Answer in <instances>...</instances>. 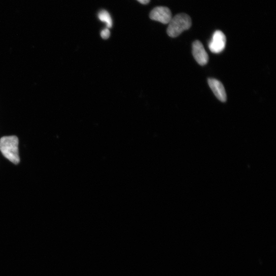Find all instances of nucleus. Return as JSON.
Instances as JSON below:
<instances>
[{
    "instance_id": "obj_1",
    "label": "nucleus",
    "mask_w": 276,
    "mask_h": 276,
    "mask_svg": "<svg viewBox=\"0 0 276 276\" xmlns=\"http://www.w3.org/2000/svg\"><path fill=\"white\" fill-rule=\"evenodd\" d=\"M19 139L15 136L3 137L0 139V150L3 156L12 163L20 162Z\"/></svg>"
},
{
    "instance_id": "obj_2",
    "label": "nucleus",
    "mask_w": 276,
    "mask_h": 276,
    "mask_svg": "<svg viewBox=\"0 0 276 276\" xmlns=\"http://www.w3.org/2000/svg\"><path fill=\"white\" fill-rule=\"evenodd\" d=\"M167 33L171 37H176L190 29L192 25L191 18L186 13H179L172 18L169 23Z\"/></svg>"
},
{
    "instance_id": "obj_3",
    "label": "nucleus",
    "mask_w": 276,
    "mask_h": 276,
    "mask_svg": "<svg viewBox=\"0 0 276 276\" xmlns=\"http://www.w3.org/2000/svg\"><path fill=\"white\" fill-rule=\"evenodd\" d=\"M227 39L225 34L220 31L213 34L209 43V48L213 53L218 54L224 51L226 46Z\"/></svg>"
},
{
    "instance_id": "obj_4",
    "label": "nucleus",
    "mask_w": 276,
    "mask_h": 276,
    "mask_svg": "<svg viewBox=\"0 0 276 276\" xmlns=\"http://www.w3.org/2000/svg\"><path fill=\"white\" fill-rule=\"evenodd\" d=\"M149 17L151 20L167 24L172 19V14L169 8L159 6L155 8L151 11Z\"/></svg>"
},
{
    "instance_id": "obj_5",
    "label": "nucleus",
    "mask_w": 276,
    "mask_h": 276,
    "mask_svg": "<svg viewBox=\"0 0 276 276\" xmlns=\"http://www.w3.org/2000/svg\"><path fill=\"white\" fill-rule=\"evenodd\" d=\"M192 54L197 63L201 66H205L208 63L209 57L203 45L199 40H196L192 44Z\"/></svg>"
},
{
    "instance_id": "obj_6",
    "label": "nucleus",
    "mask_w": 276,
    "mask_h": 276,
    "mask_svg": "<svg viewBox=\"0 0 276 276\" xmlns=\"http://www.w3.org/2000/svg\"><path fill=\"white\" fill-rule=\"evenodd\" d=\"M208 82L216 98L220 102H226L227 100V96L222 83L217 79L212 78L208 79Z\"/></svg>"
},
{
    "instance_id": "obj_7",
    "label": "nucleus",
    "mask_w": 276,
    "mask_h": 276,
    "mask_svg": "<svg viewBox=\"0 0 276 276\" xmlns=\"http://www.w3.org/2000/svg\"><path fill=\"white\" fill-rule=\"evenodd\" d=\"M98 17L100 21L106 24L107 29H110L112 27L113 21L112 18L106 10H102L100 11L99 13Z\"/></svg>"
},
{
    "instance_id": "obj_8",
    "label": "nucleus",
    "mask_w": 276,
    "mask_h": 276,
    "mask_svg": "<svg viewBox=\"0 0 276 276\" xmlns=\"http://www.w3.org/2000/svg\"><path fill=\"white\" fill-rule=\"evenodd\" d=\"M110 34L109 29H107V28H106V29L102 31L101 35L103 39H106L109 37Z\"/></svg>"
},
{
    "instance_id": "obj_9",
    "label": "nucleus",
    "mask_w": 276,
    "mask_h": 276,
    "mask_svg": "<svg viewBox=\"0 0 276 276\" xmlns=\"http://www.w3.org/2000/svg\"><path fill=\"white\" fill-rule=\"evenodd\" d=\"M137 1L142 4H147L149 2L150 0H137Z\"/></svg>"
}]
</instances>
